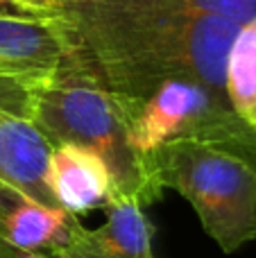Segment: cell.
<instances>
[{
	"label": "cell",
	"mask_w": 256,
	"mask_h": 258,
	"mask_svg": "<svg viewBox=\"0 0 256 258\" xmlns=\"http://www.w3.org/2000/svg\"><path fill=\"white\" fill-rule=\"evenodd\" d=\"M23 200H27V197H23L16 188H12L9 183H5L3 179H0V220H3L12 209H16Z\"/></svg>",
	"instance_id": "4fadbf2b"
},
{
	"label": "cell",
	"mask_w": 256,
	"mask_h": 258,
	"mask_svg": "<svg viewBox=\"0 0 256 258\" xmlns=\"http://www.w3.org/2000/svg\"><path fill=\"white\" fill-rule=\"evenodd\" d=\"M0 16H12V18H45V14H39L34 9L25 7V5L16 3V0H0ZM57 16V14H54Z\"/></svg>",
	"instance_id": "7c38bea8"
},
{
	"label": "cell",
	"mask_w": 256,
	"mask_h": 258,
	"mask_svg": "<svg viewBox=\"0 0 256 258\" xmlns=\"http://www.w3.org/2000/svg\"><path fill=\"white\" fill-rule=\"evenodd\" d=\"M61 3H75V0H61Z\"/></svg>",
	"instance_id": "2e32d148"
},
{
	"label": "cell",
	"mask_w": 256,
	"mask_h": 258,
	"mask_svg": "<svg viewBox=\"0 0 256 258\" xmlns=\"http://www.w3.org/2000/svg\"><path fill=\"white\" fill-rule=\"evenodd\" d=\"M161 188L179 192L222 251L256 238V159L225 143L179 138L150 154Z\"/></svg>",
	"instance_id": "3957f363"
},
{
	"label": "cell",
	"mask_w": 256,
	"mask_h": 258,
	"mask_svg": "<svg viewBox=\"0 0 256 258\" xmlns=\"http://www.w3.org/2000/svg\"><path fill=\"white\" fill-rule=\"evenodd\" d=\"M202 16H220L238 25L256 21V0H166Z\"/></svg>",
	"instance_id": "8fae6325"
},
{
	"label": "cell",
	"mask_w": 256,
	"mask_h": 258,
	"mask_svg": "<svg viewBox=\"0 0 256 258\" xmlns=\"http://www.w3.org/2000/svg\"><path fill=\"white\" fill-rule=\"evenodd\" d=\"M77 215H71L54 206L23 200L0 220V236L18 251L48 254L66 242L71 224Z\"/></svg>",
	"instance_id": "9c48e42d"
},
{
	"label": "cell",
	"mask_w": 256,
	"mask_h": 258,
	"mask_svg": "<svg viewBox=\"0 0 256 258\" xmlns=\"http://www.w3.org/2000/svg\"><path fill=\"white\" fill-rule=\"evenodd\" d=\"M50 145L27 118L0 107V179L23 197L54 206L48 188Z\"/></svg>",
	"instance_id": "52a82bcc"
},
{
	"label": "cell",
	"mask_w": 256,
	"mask_h": 258,
	"mask_svg": "<svg viewBox=\"0 0 256 258\" xmlns=\"http://www.w3.org/2000/svg\"><path fill=\"white\" fill-rule=\"evenodd\" d=\"M27 120L50 145H80L98 154L111 174V192L150 206L161 200L150 163L132 147L116 95L75 50L32 89Z\"/></svg>",
	"instance_id": "7a4b0ae2"
},
{
	"label": "cell",
	"mask_w": 256,
	"mask_h": 258,
	"mask_svg": "<svg viewBox=\"0 0 256 258\" xmlns=\"http://www.w3.org/2000/svg\"><path fill=\"white\" fill-rule=\"evenodd\" d=\"M61 14L80 52L118 102L168 80H198L227 95L225 75L238 23L166 0H75Z\"/></svg>",
	"instance_id": "6da1fadb"
},
{
	"label": "cell",
	"mask_w": 256,
	"mask_h": 258,
	"mask_svg": "<svg viewBox=\"0 0 256 258\" xmlns=\"http://www.w3.org/2000/svg\"><path fill=\"white\" fill-rule=\"evenodd\" d=\"M102 209L107 220L100 227L86 229L75 218L66 242L45 258H157L152 251L154 227L139 202L109 190Z\"/></svg>",
	"instance_id": "8992f818"
},
{
	"label": "cell",
	"mask_w": 256,
	"mask_h": 258,
	"mask_svg": "<svg viewBox=\"0 0 256 258\" xmlns=\"http://www.w3.org/2000/svg\"><path fill=\"white\" fill-rule=\"evenodd\" d=\"M16 3L25 5V7L34 9V12H39V14H45V16L61 14V7H63L61 0H16Z\"/></svg>",
	"instance_id": "5bb4252c"
},
{
	"label": "cell",
	"mask_w": 256,
	"mask_h": 258,
	"mask_svg": "<svg viewBox=\"0 0 256 258\" xmlns=\"http://www.w3.org/2000/svg\"><path fill=\"white\" fill-rule=\"evenodd\" d=\"M48 188L59 209L82 215L104 206L111 190V174L98 154L61 143L50 150Z\"/></svg>",
	"instance_id": "ba28073f"
},
{
	"label": "cell",
	"mask_w": 256,
	"mask_h": 258,
	"mask_svg": "<svg viewBox=\"0 0 256 258\" xmlns=\"http://www.w3.org/2000/svg\"><path fill=\"white\" fill-rule=\"evenodd\" d=\"M225 89L236 116L256 132V21L245 23L231 43Z\"/></svg>",
	"instance_id": "30bf717a"
},
{
	"label": "cell",
	"mask_w": 256,
	"mask_h": 258,
	"mask_svg": "<svg viewBox=\"0 0 256 258\" xmlns=\"http://www.w3.org/2000/svg\"><path fill=\"white\" fill-rule=\"evenodd\" d=\"M118 104L132 147L148 163L157 147L179 138L225 143L256 159V132L236 116L225 93L204 82L168 80L141 98Z\"/></svg>",
	"instance_id": "277c9868"
},
{
	"label": "cell",
	"mask_w": 256,
	"mask_h": 258,
	"mask_svg": "<svg viewBox=\"0 0 256 258\" xmlns=\"http://www.w3.org/2000/svg\"><path fill=\"white\" fill-rule=\"evenodd\" d=\"M0 258H45V254H25V251H18L0 236Z\"/></svg>",
	"instance_id": "9a60e30c"
},
{
	"label": "cell",
	"mask_w": 256,
	"mask_h": 258,
	"mask_svg": "<svg viewBox=\"0 0 256 258\" xmlns=\"http://www.w3.org/2000/svg\"><path fill=\"white\" fill-rule=\"evenodd\" d=\"M75 50L66 16H0V107L27 118L30 93Z\"/></svg>",
	"instance_id": "5b68a950"
}]
</instances>
